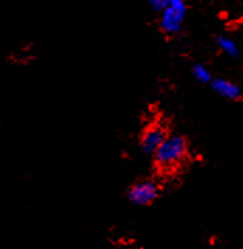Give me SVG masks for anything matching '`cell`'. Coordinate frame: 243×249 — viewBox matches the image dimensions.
Returning <instances> with one entry per match:
<instances>
[{
	"label": "cell",
	"mask_w": 243,
	"mask_h": 249,
	"mask_svg": "<svg viewBox=\"0 0 243 249\" xmlns=\"http://www.w3.org/2000/svg\"><path fill=\"white\" fill-rule=\"evenodd\" d=\"M187 152V140L181 135H170L155 152V162L159 168H173L186 158Z\"/></svg>",
	"instance_id": "6da1fadb"
},
{
	"label": "cell",
	"mask_w": 243,
	"mask_h": 249,
	"mask_svg": "<svg viewBox=\"0 0 243 249\" xmlns=\"http://www.w3.org/2000/svg\"><path fill=\"white\" fill-rule=\"evenodd\" d=\"M160 28L169 36L177 34L187 14V0H169L167 6L160 12Z\"/></svg>",
	"instance_id": "7a4b0ae2"
},
{
	"label": "cell",
	"mask_w": 243,
	"mask_h": 249,
	"mask_svg": "<svg viewBox=\"0 0 243 249\" xmlns=\"http://www.w3.org/2000/svg\"><path fill=\"white\" fill-rule=\"evenodd\" d=\"M157 195H159L157 184L151 180H141L129 187L128 200L137 206H148L154 203Z\"/></svg>",
	"instance_id": "3957f363"
},
{
	"label": "cell",
	"mask_w": 243,
	"mask_h": 249,
	"mask_svg": "<svg viewBox=\"0 0 243 249\" xmlns=\"http://www.w3.org/2000/svg\"><path fill=\"white\" fill-rule=\"evenodd\" d=\"M169 138L167 128L162 124L156 123L149 125L141 138V148L145 154H154L163 145V142Z\"/></svg>",
	"instance_id": "277c9868"
},
{
	"label": "cell",
	"mask_w": 243,
	"mask_h": 249,
	"mask_svg": "<svg viewBox=\"0 0 243 249\" xmlns=\"http://www.w3.org/2000/svg\"><path fill=\"white\" fill-rule=\"evenodd\" d=\"M211 86L212 89L221 94L222 97L228 99V100H239L242 92H241V88L238 85H235L233 82H230L228 79L217 78L211 82Z\"/></svg>",
	"instance_id": "5b68a950"
},
{
	"label": "cell",
	"mask_w": 243,
	"mask_h": 249,
	"mask_svg": "<svg viewBox=\"0 0 243 249\" xmlns=\"http://www.w3.org/2000/svg\"><path fill=\"white\" fill-rule=\"evenodd\" d=\"M218 47L221 48L222 53H225L226 55H229L232 58H236L239 55V48L236 45V42L232 38H228V37H224V36H219L217 38Z\"/></svg>",
	"instance_id": "8992f818"
},
{
	"label": "cell",
	"mask_w": 243,
	"mask_h": 249,
	"mask_svg": "<svg viewBox=\"0 0 243 249\" xmlns=\"http://www.w3.org/2000/svg\"><path fill=\"white\" fill-rule=\"evenodd\" d=\"M192 75L194 78L197 79L200 83H211L214 79H212V75L209 72L208 68H205L204 65H195L192 68Z\"/></svg>",
	"instance_id": "52a82bcc"
},
{
	"label": "cell",
	"mask_w": 243,
	"mask_h": 249,
	"mask_svg": "<svg viewBox=\"0 0 243 249\" xmlns=\"http://www.w3.org/2000/svg\"><path fill=\"white\" fill-rule=\"evenodd\" d=\"M148 1H149L151 7L154 10H156V12H162L167 6V3H169V0H148Z\"/></svg>",
	"instance_id": "ba28073f"
},
{
	"label": "cell",
	"mask_w": 243,
	"mask_h": 249,
	"mask_svg": "<svg viewBox=\"0 0 243 249\" xmlns=\"http://www.w3.org/2000/svg\"><path fill=\"white\" fill-rule=\"evenodd\" d=\"M239 249H243V248H239Z\"/></svg>",
	"instance_id": "9c48e42d"
}]
</instances>
